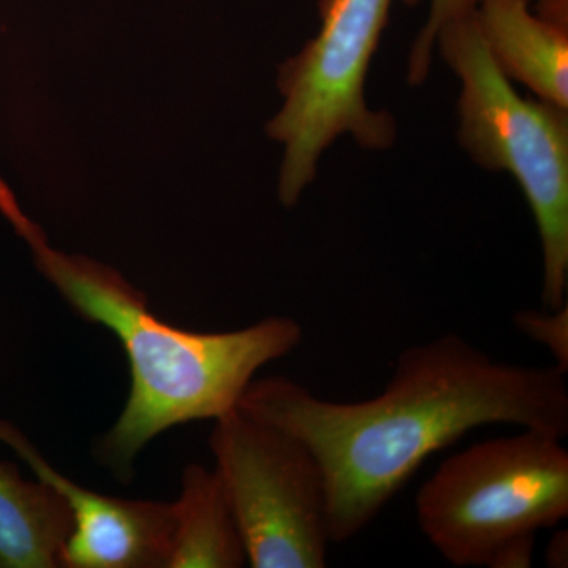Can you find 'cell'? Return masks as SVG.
I'll list each match as a JSON object with an SVG mask.
<instances>
[{
    "mask_svg": "<svg viewBox=\"0 0 568 568\" xmlns=\"http://www.w3.org/2000/svg\"><path fill=\"white\" fill-rule=\"evenodd\" d=\"M0 443L33 477L61 493L73 518L61 568H168L174 540L173 503L123 499L81 487L43 457L18 426L0 420Z\"/></svg>",
    "mask_w": 568,
    "mask_h": 568,
    "instance_id": "cell-7",
    "label": "cell"
},
{
    "mask_svg": "<svg viewBox=\"0 0 568 568\" xmlns=\"http://www.w3.org/2000/svg\"><path fill=\"white\" fill-rule=\"evenodd\" d=\"M478 29L493 61L544 102L568 110L567 0H480Z\"/></svg>",
    "mask_w": 568,
    "mask_h": 568,
    "instance_id": "cell-8",
    "label": "cell"
},
{
    "mask_svg": "<svg viewBox=\"0 0 568 568\" xmlns=\"http://www.w3.org/2000/svg\"><path fill=\"white\" fill-rule=\"evenodd\" d=\"M239 409L305 444L323 470L332 544L368 528L418 467L480 426L568 435L567 373L497 361L457 334L406 347L379 395L321 398L286 376L254 377Z\"/></svg>",
    "mask_w": 568,
    "mask_h": 568,
    "instance_id": "cell-1",
    "label": "cell"
},
{
    "mask_svg": "<svg viewBox=\"0 0 568 568\" xmlns=\"http://www.w3.org/2000/svg\"><path fill=\"white\" fill-rule=\"evenodd\" d=\"M395 0H320L315 39L278 70L282 110L267 133L283 144L278 196L293 207L316 178L325 149L351 134L365 149H387L396 141L395 119L369 110L365 82ZM416 7L420 0H402Z\"/></svg>",
    "mask_w": 568,
    "mask_h": 568,
    "instance_id": "cell-5",
    "label": "cell"
},
{
    "mask_svg": "<svg viewBox=\"0 0 568 568\" xmlns=\"http://www.w3.org/2000/svg\"><path fill=\"white\" fill-rule=\"evenodd\" d=\"M545 562L549 567L566 568L568 566V537L567 530H559L549 540L545 551Z\"/></svg>",
    "mask_w": 568,
    "mask_h": 568,
    "instance_id": "cell-13",
    "label": "cell"
},
{
    "mask_svg": "<svg viewBox=\"0 0 568 568\" xmlns=\"http://www.w3.org/2000/svg\"><path fill=\"white\" fill-rule=\"evenodd\" d=\"M478 3H480V0H432L428 20L418 32L409 52L407 81L410 85L422 84L428 77L439 29L448 21L473 13V11H476Z\"/></svg>",
    "mask_w": 568,
    "mask_h": 568,
    "instance_id": "cell-11",
    "label": "cell"
},
{
    "mask_svg": "<svg viewBox=\"0 0 568 568\" xmlns=\"http://www.w3.org/2000/svg\"><path fill=\"white\" fill-rule=\"evenodd\" d=\"M71 530L61 493L0 459V568H61Z\"/></svg>",
    "mask_w": 568,
    "mask_h": 568,
    "instance_id": "cell-9",
    "label": "cell"
},
{
    "mask_svg": "<svg viewBox=\"0 0 568 568\" xmlns=\"http://www.w3.org/2000/svg\"><path fill=\"white\" fill-rule=\"evenodd\" d=\"M209 444L248 567L327 566V491L323 470L305 444L239 407L213 420Z\"/></svg>",
    "mask_w": 568,
    "mask_h": 568,
    "instance_id": "cell-6",
    "label": "cell"
},
{
    "mask_svg": "<svg viewBox=\"0 0 568 568\" xmlns=\"http://www.w3.org/2000/svg\"><path fill=\"white\" fill-rule=\"evenodd\" d=\"M174 540L168 568L248 566L230 497L215 469L190 463L173 503Z\"/></svg>",
    "mask_w": 568,
    "mask_h": 568,
    "instance_id": "cell-10",
    "label": "cell"
},
{
    "mask_svg": "<svg viewBox=\"0 0 568 568\" xmlns=\"http://www.w3.org/2000/svg\"><path fill=\"white\" fill-rule=\"evenodd\" d=\"M436 44L462 82L459 144L481 168L506 171L521 186L544 253L541 301L560 308L568 291V110L523 99L511 88L489 54L476 11L446 22Z\"/></svg>",
    "mask_w": 568,
    "mask_h": 568,
    "instance_id": "cell-3",
    "label": "cell"
},
{
    "mask_svg": "<svg viewBox=\"0 0 568 568\" xmlns=\"http://www.w3.org/2000/svg\"><path fill=\"white\" fill-rule=\"evenodd\" d=\"M418 528L459 568L495 566L504 549L568 515V452L538 429L457 452L416 496Z\"/></svg>",
    "mask_w": 568,
    "mask_h": 568,
    "instance_id": "cell-4",
    "label": "cell"
},
{
    "mask_svg": "<svg viewBox=\"0 0 568 568\" xmlns=\"http://www.w3.org/2000/svg\"><path fill=\"white\" fill-rule=\"evenodd\" d=\"M0 212L31 246L37 267L67 304L122 345L129 396L121 416L92 446L93 459L122 484L133 480L138 457L155 437L231 413L256 373L294 353L304 339L301 323L284 316L216 334L174 327L153 315L144 294L114 268L52 248L2 178Z\"/></svg>",
    "mask_w": 568,
    "mask_h": 568,
    "instance_id": "cell-2",
    "label": "cell"
},
{
    "mask_svg": "<svg viewBox=\"0 0 568 568\" xmlns=\"http://www.w3.org/2000/svg\"><path fill=\"white\" fill-rule=\"evenodd\" d=\"M515 327L544 346L555 366L568 375V304L556 310H521L514 316Z\"/></svg>",
    "mask_w": 568,
    "mask_h": 568,
    "instance_id": "cell-12",
    "label": "cell"
}]
</instances>
